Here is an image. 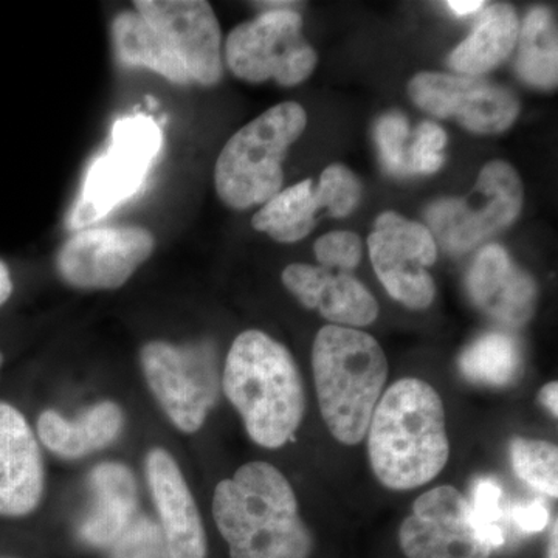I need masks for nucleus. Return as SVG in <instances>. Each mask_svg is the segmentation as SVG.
<instances>
[{
    "instance_id": "4c0bfd02",
    "label": "nucleus",
    "mask_w": 558,
    "mask_h": 558,
    "mask_svg": "<svg viewBox=\"0 0 558 558\" xmlns=\"http://www.w3.org/2000/svg\"><path fill=\"white\" fill-rule=\"evenodd\" d=\"M0 366H2V354H0Z\"/></svg>"
},
{
    "instance_id": "9d476101",
    "label": "nucleus",
    "mask_w": 558,
    "mask_h": 558,
    "mask_svg": "<svg viewBox=\"0 0 558 558\" xmlns=\"http://www.w3.org/2000/svg\"><path fill=\"white\" fill-rule=\"evenodd\" d=\"M374 270L389 295L410 310H427L436 286L427 267L438 256L427 227L388 211L380 215L368 240Z\"/></svg>"
},
{
    "instance_id": "72a5a7b5",
    "label": "nucleus",
    "mask_w": 558,
    "mask_h": 558,
    "mask_svg": "<svg viewBox=\"0 0 558 558\" xmlns=\"http://www.w3.org/2000/svg\"><path fill=\"white\" fill-rule=\"evenodd\" d=\"M539 403L553 414L554 417L558 416V384L557 381H549L545 387L539 389L538 395Z\"/></svg>"
},
{
    "instance_id": "20e7f679",
    "label": "nucleus",
    "mask_w": 558,
    "mask_h": 558,
    "mask_svg": "<svg viewBox=\"0 0 558 558\" xmlns=\"http://www.w3.org/2000/svg\"><path fill=\"white\" fill-rule=\"evenodd\" d=\"M319 411L330 435L344 446H357L388 380V360L369 333L343 326H325L312 351Z\"/></svg>"
},
{
    "instance_id": "c85d7f7f",
    "label": "nucleus",
    "mask_w": 558,
    "mask_h": 558,
    "mask_svg": "<svg viewBox=\"0 0 558 558\" xmlns=\"http://www.w3.org/2000/svg\"><path fill=\"white\" fill-rule=\"evenodd\" d=\"M110 549V558H171L163 532L148 517L132 521Z\"/></svg>"
},
{
    "instance_id": "c756f323",
    "label": "nucleus",
    "mask_w": 558,
    "mask_h": 558,
    "mask_svg": "<svg viewBox=\"0 0 558 558\" xmlns=\"http://www.w3.org/2000/svg\"><path fill=\"white\" fill-rule=\"evenodd\" d=\"M409 138V121L400 113H387L377 121L376 142L381 163L391 174H409L410 163L405 143Z\"/></svg>"
},
{
    "instance_id": "5701e85b",
    "label": "nucleus",
    "mask_w": 558,
    "mask_h": 558,
    "mask_svg": "<svg viewBox=\"0 0 558 558\" xmlns=\"http://www.w3.org/2000/svg\"><path fill=\"white\" fill-rule=\"evenodd\" d=\"M319 207L312 180L275 194L253 216V229L278 242H296L311 233Z\"/></svg>"
},
{
    "instance_id": "4be33fe9",
    "label": "nucleus",
    "mask_w": 558,
    "mask_h": 558,
    "mask_svg": "<svg viewBox=\"0 0 558 558\" xmlns=\"http://www.w3.org/2000/svg\"><path fill=\"white\" fill-rule=\"evenodd\" d=\"M519 32V17L512 7L495 3L484 10L469 38L451 51L449 64L472 78L483 75L509 57Z\"/></svg>"
},
{
    "instance_id": "2f4dec72",
    "label": "nucleus",
    "mask_w": 558,
    "mask_h": 558,
    "mask_svg": "<svg viewBox=\"0 0 558 558\" xmlns=\"http://www.w3.org/2000/svg\"><path fill=\"white\" fill-rule=\"evenodd\" d=\"M447 145V134L433 121H425L418 126L416 140L410 149V170L421 174H432L442 167V149Z\"/></svg>"
},
{
    "instance_id": "f257e3e1",
    "label": "nucleus",
    "mask_w": 558,
    "mask_h": 558,
    "mask_svg": "<svg viewBox=\"0 0 558 558\" xmlns=\"http://www.w3.org/2000/svg\"><path fill=\"white\" fill-rule=\"evenodd\" d=\"M213 515L230 558H310L314 550L292 486L269 462H248L220 481Z\"/></svg>"
},
{
    "instance_id": "6ab92c4d",
    "label": "nucleus",
    "mask_w": 558,
    "mask_h": 558,
    "mask_svg": "<svg viewBox=\"0 0 558 558\" xmlns=\"http://www.w3.org/2000/svg\"><path fill=\"white\" fill-rule=\"evenodd\" d=\"M92 506L80 524V537L94 548H110L137 510V484L126 465L102 462L89 475Z\"/></svg>"
},
{
    "instance_id": "a211bd4d",
    "label": "nucleus",
    "mask_w": 558,
    "mask_h": 558,
    "mask_svg": "<svg viewBox=\"0 0 558 558\" xmlns=\"http://www.w3.org/2000/svg\"><path fill=\"white\" fill-rule=\"evenodd\" d=\"M282 282L304 307L318 311L336 326L363 328L379 315L376 299L347 271L292 264L282 271Z\"/></svg>"
},
{
    "instance_id": "f3484780",
    "label": "nucleus",
    "mask_w": 558,
    "mask_h": 558,
    "mask_svg": "<svg viewBox=\"0 0 558 558\" xmlns=\"http://www.w3.org/2000/svg\"><path fill=\"white\" fill-rule=\"evenodd\" d=\"M468 290L484 314L510 328L526 325L537 306L534 279L497 244L486 245L476 256L468 275Z\"/></svg>"
},
{
    "instance_id": "a878e982",
    "label": "nucleus",
    "mask_w": 558,
    "mask_h": 558,
    "mask_svg": "<svg viewBox=\"0 0 558 558\" xmlns=\"http://www.w3.org/2000/svg\"><path fill=\"white\" fill-rule=\"evenodd\" d=\"M513 472L542 494L557 498L558 450L546 440L515 438L510 444Z\"/></svg>"
},
{
    "instance_id": "412c9836",
    "label": "nucleus",
    "mask_w": 558,
    "mask_h": 558,
    "mask_svg": "<svg viewBox=\"0 0 558 558\" xmlns=\"http://www.w3.org/2000/svg\"><path fill=\"white\" fill-rule=\"evenodd\" d=\"M112 38L117 58L124 68L148 69L179 86L191 83L183 62L137 11H123L113 20Z\"/></svg>"
},
{
    "instance_id": "c9c22d12",
    "label": "nucleus",
    "mask_w": 558,
    "mask_h": 558,
    "mask_svg": "<svg viewBox=\"0 0 558 558\" xmlns=\"http://www.w3.org/2000/svg\"><path fill=\"white\" fill-rule=\"evenodd\" d=\"M11 292H13V281H11L9 267L0 260V306L7 303Z\"/></svg>"
},
{
    "instance_id": "f704fd0d",
    "label": "nucleus",
    "mask_w": 558,
    "mask_h": 558,
    "mask_svg": "<svg viewBox=\"0 0 558 558\" xmlns=\"http://www.w3.org/2000/svg\"><path fill=\"white\" fill-rule=\"evenodd\" d=\"M447 7H449L457 16L464 17L483 9L484 2H480V0H451V2H447Z\"/></svg>"
},
{
    "instance_id": "473e14b6",
    "label": "nucleus",
    "mask_w": 558,
    "mask_h": 558,
    "mask_svg": "<svg viewBox=\"0 0 558 558\" xmlns=\"http://www.w3.org/2000/svg\"><path fill=\"white\" fill-rule=\"evenodd\" d=\"M510 523L520 534L532 535L545 531L549 526V509L539 499L519 502L509 509Z\"/></svg>"
},
{
    "instance_id": "b1692460",
    "label": "nucleus",
    "mask_w": 558,
    "mask_h": 558,
    "mask_svg": "<svg viewBox=\"0 0 558 558\" xmlns=\"http://www.w3.org/2000/svg\"><path fill=\"white\" fill-rule=\"evenodd\" d=\"M519 343L502 332H488L465 348L459 357L462 376L473 384L502 388L515 384L521 374Z\"/></svg>"
},
{
    "instance_id": "7c9ffc66",
    "label": "nucleus",
    "mask_w": 558,
    "mask_h": 558,
    "mask_svg": "<svg viewBox=\"0 0 558 558\" xmlns=\"http://www.w3.org/2000/svg\"><path fill=\"white\" fill-rule=\"evenodd\" d=\"M315 255L325 269L348 274L362 259V240L352 231H332L315 242Z\"/></svg>"
},
{
    "instance_id": "393cba45",
    "label": "nucleus",
    "mask_w": 558,
    "mask_h": 558,
    "mask_svg": "<svg viewBox=\"0 0 558 558\" xmlns=\"http://www.w3.org/2000/svg\"><path fill=\"white\" fill-rule=\"evenodd\" d=\"M557 28L549 10L534 9L524 20L520 33L517 70L521 78L535 87L557 86Z\"/></svg>"
},
{
    "instance_id": "6e6552de",
    "label": "nucleus",
    "mask_w": 558,
    "mask_h": 558,
    "mask_svg": "<svg viewBox=\"0 0 558 558\" xmlns=\"http://www.w3.org/2000/svg\"><path fill=\"white\" fill-rule=\"evenodd\" d=\"M303 21L290 7L267 9L256 20L238 25L226 43V62L248 83L275 80L290 87L310 78L317 53L301 35Z\"/></svg>"
},
{
    "instance_id": "f8f14e48",
    "label": "nucleus",
    "mask_w": 558,
    "mask_h": 558,
    "mask_svg": "<svg viewBox=\"0 0 558 558\" xmlns=\"http://www.w3.org/2000/svg\"><path fill=\"white\" fill-rule=\"evenodd\" d=\"M156 241L140 227L76 231L60 248L61 278L76 289H119L153 255Z\"/></svg>"
},
{
    "instance_id": "f03ea898",
    "label": "nucleus",
    "mask_w": 558,
    "mask_h": 558,
    "mask_svg": "<svg viewBox=\"0 0 558 558\" xmlns=\"http://www.w3.org/2000/svg\"><path fill=\"white\" fill-rule=\"evenodd\" d=\"M368 451L377 480L392 490L435 480L450 457L446 413L436 389L411 377L391 385L371 417Z\"/></svg>"
},
{
    "instance_id": "39448f33",
    "label": "nucleus",
    "mask_w": 558,
    "mask_h": 558,
    "mask_svg": "<svg viewBox=\"0 0 558 558\" xmlns=\"http://www.w3.org/2000/svg\"><path fill=\"white\" fill-rule=\"evenodd\" d=\"M306 110L281 102L238 131L220 150L215 168L218 196L227 207L266 204L282 185V160L306 130Z\"/></svg>"
},
{
    "instance_id": "9b49d317",
    "label": "nucleus",
    "mask_w": 558,
    "mask_h": 558,
    "mask_svg": "<svg viewBox=\"0 0 558 558\" xmlns=\"http://www.w3.org/2000/svg\"><path fill=\"white\" fill-rule=\"evenodd\" d=\"M407 558H488L492 554L469 499L457 488L425 492L399 531Z\"/></svg>"
},
{
    "instance_id": "bb28decb",
    "label": "nucleus",
    "mask_w": 558,
    "mask_h": 558,
    "mask_svg": "<svg viewBox=\"0 0 558 558\" xmlns=\"http://www.w3.org/2000/svg\"><path fill=\"white\" fill-rule=\"evenodd\" d=\"M469 502L492 550L502 548L508 539L510 519L499 481L481 476L473 483L472 501Z\"/></svg>"
},
{
    "instance_id": "7ed1b4c3",
    "label": "nucleus",
    "mask_w": 558,
    "mask_h": 558,
    "mask_svg": "<svg viewBox=\"0 0 558 558\" xmlns=\"http://www.w3.org/2000/svg\"><path fill=\"white\" fill-rule=\"evenodd\" d=\"M222 388L260 447L284 446L303 421L306 398L299 366L288 349L260 330H245L231 344Z\"/></svg>"
},
{
    "instance_id": "1a4fd4ad",
    "label": "nucleus",
    "mask_w": 558,
    "mask_h": 558,
    "mask_svg": "<svg viewBox=\"0 0 558 558\" xmlns=\"http://www.w3.org/2000/svg\"><path fill=\"white\" fill-rule=\"evenodd\" d=\"M523 205V185L506 161H492L462 199L436 202L427 209L429 233L451 253L469 252L510 226Z\"/></svg>"
},
{
    "instance_id": "e433bc0d",
    "label": "nucleus",
    "mask_w": 558,
    "mask_h": 558,
    "mask_svg": "<svg viewBox=\"0 0 558 558\" xmlns=\"http://www.w3.org/2000/svg\"><path fill=\"white\" fill-rule=\"evenodd\" d=\"M548 558H558V529L557 520H554L553 529H550Z\"/></svg>"
},
{
    "instance_id": "ddd939ff",
    "label": "nucleus",
    "mask_w": 558,
    "mask_h": 558,
    "mask_svg": "<svg viewBox=\"0 0 558 558\" xmlns=\"http://www.w3.org/2000/svg\"><path fill=\"white\" fill-rule=\"evenodd\" d=\"M411 100L439 119L457 120L476 134H498L512 126L519 100L512 92L472 76L422 72L410 81Z\"/></svg>"
},
{
    "instance_id": "2eb2a0df",
    "label": "nucleus",
    "mask_w": 558,
    "mask_h": 558,
    "mask_svg": "<svg viewBox=\"0 0 558 558\" xmlns=\"http://www.w3.org/2000/svg\"><path fill=\"white\" fill-rule=\"evenodd\" d=\"M146 478L159 512L160 529L171 558L207 557V535L196 501L178 462L163 449L146 457Z\"/></svg>"
},
{
    "instance_id": "0eeeda50",
    "label": "nucleus",
    "mask_w": 558,
    "mask_h": 558,
    "mask_svg": "<svg viewBox=\"0 0 558 558\" xmlns=\"http://www.w3.org/2000/svg\"><path fill=\"white\" fill-rule=\"evenodd\" d=\"M140 359L148 387L172 424L183 433L201 429L222 387L215 348L150 341Z\"/></svg>"
},
{
    "instance_id": "423d86ee",
    "label": "nucleus",
    "mask_w": 558,
    "mask_h": 558,
    "mask_svg": "<svg viewBox=\"0 0 558 558\" xmlns=\"http://www.w3.org/2000/svg\"><path fill=\"white\" fill-rule=\"evenodd\" d=\"M161 146L163 134L148 116L138 113L117 121L109 148L87 172L78 201L70 211L69 229H86L131 199L145 183Z\"/></svg>"
},
{
    "instance_id": "aec40b11",
    "label": "nucleus",
    "mask_w": 558,
    "mask_h": 558,
    "mask_svg": "<svg viewBox=\"0 0 558 558\" xmlns=\"http://www.w3.org/2000/svg\"><path fill=\"white\" fill-rule=\"evenodd\" d=\"M123 425V411L116 402L105 400L75 421H68L54 410L44 411L38 418V435L57 457L80 459L116 442Z\"/></svg>"
},
{
    "instance_id": "4468645a",
    "label": "nucleus",
    "mask_w": 558,
    "mask_h": 558,
    "mask_svg": "<svg viewBox=\"0 0 558 558\" xmlns=\"http://www.w3.org/2000/svg\"><path fill=\"white\" fill-rule=\"evenodd\" d=\"M135 11L160 33L185 65L191 83L215 86L222 78L220 27L204 0H137Z\"/></svg>"
},
{
    "instance_id": "cd10ccee",
    "label": "nucleus",
    "mask_w": 558,
    "mask_h": 558,
    "mask_svg": "<svg viewBox=\"0 0 558 558\" xmlns=\"http://www.w3.org/2000/svg\"><path fill=\"white\" fill-rule=\"evenodd\" d=\"M315 196L319 209H328L333 218H347L359 205L362 185L347 167L332 165L323 171Z\"/></svg>"
},
{
    "instance_id": "dca6fc26",
    "label": "nucleus",
    "mask_w": 558,
    "mask_h": 558,
    "mask_svg": "<svg viewBox=\"0 0 558 558\" xmlns=\"http://www.w3.org/2000/svg\"><path fill=\"white\" fill-rule=\"evenodd\" d=\"M43 492L38 440L21 411L0 402V515H28L38 508Z\"/></svg>"
}]
</instances>
